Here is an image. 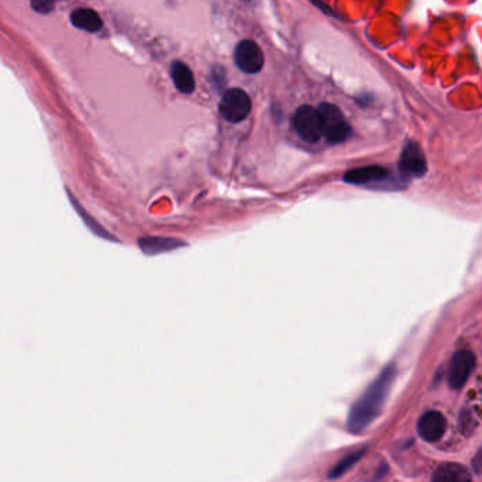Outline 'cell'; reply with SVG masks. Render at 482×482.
Segmentation results:
<instances>
[{
  "instance_id": "obj_1",
  "label": "cell",
  "mask_w": 482,
  "mask_h": 482,
  "mask_svg": "<svg viewBox=\"0 0 482 482\" xmlns=\"http://www.w3.org/2000/svg\"><path fill=\"white\" fill-rule=\"evenodd\" d=\"M396 377V366L388 365L382 373L368 386L364 395L355 402L348 418V429L354 433L365 430L377 416L385 406L389 396V391Z\"/></svg>"
},
{
  "instance_id": "obj_2",
  "label": "cell",
  "mask_w": 482,
  "mask_h": 482,
  "mask_svg": "<svg viewBox=\"0 0 482 482\" xmlns=\"http://www.w3.org/2000/svg\"><path fill=\"white\" fill-rule=\"evenodd\" d=\"M319 112L321 115L323 132L327 142L331 145L346 142L352 133V127L342 111L332 103L324 102L319 107Z\"/></svg>"
},
{
  "instance_id": "obj_3",
  "label": "cell",
  "mask_w": 482,
  "mask_h": 482,
  "mask_svg": "<svg viewBox=\"0 0 482 482\" xmlns=\"http://www.w3.org/2000/svg\"><path fill=\"white\" fill-rule=\"evenodd\" d=\"M293 126L296 133L307 143H317L324 136L321 115L319 109L310 105L297 108L293 116Z\"/></svg>"
},
{
  "instance_id": "obj_4",
  "label": "cell",
  "mask_w": 482,
  "mask_h": 482,
  "mask_svg": "<svg viewBox=\"0 0 482 482\" xmlns=\"http://www.w3.org/2000/svg\"><path fill=\"white\" fill-rule=\"evenodd\" d=\"M220 111L224 119L231 123L242 122L249 116L252 111L251 98L244 89L231 88L222 95Z\"/></svg>"
},
{
  "instance_id": "obj_5",
  "label": "cell",
  "mask_w": 482,
  "mask_h": 482,
  "mask_svg": "<svg viewBox=\"0 0 482 482\" xmlns=\"http://www.w3.org/2000/svg\"><path fill=\"white\" fill-rule=\"evenodd\" d=\"M399 170L404 179H419L427 173V160L418 142L409 141L403 146Z\"/></svg>"
},
{
  "instance_id": "obj_6",
  "label": "cell",
  "mask_w": 482,
  "mask_h": 482,
  "mask_svg": "<svg viewBox=\"0 0 482 482\" xmlns=\"http://www.w3.org/2000/svg\"><path fill=\"white\" fill-rule=\"evenodd\" d=\"M235 64L245 74H258L265 65L263 51L255 42L242 40L235 48Z\"/></svg>"
},
{
  "instance_id": "obj_7",
  "label": "cell",
  "mask_w": 482,
  "mask_h": 482,
  "mask_svg": "<svg viewBox=\"0 0 482 482\" xmlns=\"http://www.w3.org/2000/svg\"><path fill=\"white\" fill-rule=\"evenodd\" d=\"M475 368V355L468 350L458 351L450 364L449 375H447V381H449L450 388L460 389L465 385L468 381L470 375L472 373Z\"/></svg>"
},
{
  "instance_id": "obj_8",
  "label": "cell",
  "mask_w": 482,
  "mask_h": 482,
  "mask_svg": "<svg viewBox=\"0 0 482 482\" xmlns=\"http://www.w3.org/2000/svg\"><path fill=\"white\" fill-rule=\"evenodd\" d=\"M389 177V170L382 166H365V167H358L347 171L346 176H343V181L348 184H371V183H380L385 179Z\"/></svg>"
},
{
  "instance_id": "obj_9",
  "label": "cell",
  "mask_w": 482,
  "mask_h": 482,
  "mask_svg": "<svg viewBox=\"0 0 482 482\" xmlns=\"http://www.w3.org/2000/svg\"><path fill=\"white\" fill-rule=\"evenodd\" d=\"M445 418L440 411L430 410L419 419L418 431L425 441L434 443L440 440L445 431Z\"/></svg>"
},
{
  "instance_id": "obj_10",
  "label": "cell",
  "mask_w": 482,
  "mask_h": 482,
  "mask_svg": "<svg viewBox=\"0 0 482 482\" xmlns=\"http://www.w3.org/2000/svg\"><path fill=\"white\" fill-rule=\"evenodd\" d=\"M137 245H139L143 253L149 256L187 247V244L181 239L166 238V236H145L137 240Z\"/></svg>"
},
{
  "instance_id": "obj_11",
  "label": "cell",
  "mask_w": 482,
  "mask_h": 482,
  "mask_svg": "<svg viewBox=\"0 0 482 482\" xmlns=\"http://www.w3.org/2000/svg\"><path fill=\"white\" fill-rule=\"evenodd\" d=\"M170 75L179 92L190 95L195 91V80L190 66L181 61H173L170 66Z\"/></svg>"
},
{
  "instance_id": "obj_12",
  "label": "cell",
  "mask_w": 482,
  "mask_h": 482,
  "mask_svg": "<svg viewBox=\"0 0 482 482\" xmlns=\"http://www.w3.org/2000/svg\"><path fill=\"white\" fill-rule=\"evenodd\" d=\"M71 23L74 27L96 33L103 27V21L99 15L92 9H77L71 13Z\"/></svg>"
},
{
  "instance_id": "obj_13",
  "label": "cell",
  "mask_w": 482,
  "mask_h": 482,
  "mask_svg": "<svg viewBox=\"0 0 482 482\" xmlns=\"http://www.w3.org/2000/svg\"><path fill=\"white\" fill-rule=\"evenodd\" d=\"M434 481H454V482H465L471 479V474L470 471L460 465V464H454V463H449V464H443L440 465L434 475H433Z\"/></svg>"
},
{
  "instance_id": "obj_14",
  "label": "cell",
  "mask_w": 482,
  "mask_h": 482,
  "mask_svg": "<svg viewBox=\"0 0 482 482\" xmlns=\"http://www.w3.org/2000/svg\"><path fill=\"white\" fill-rule=\"evenodd\" d=\"M68 193V195H70V198H71V202H73V205H74V208L77 210V214L82 218V221L85 222V225L96 235V236H99V238H103V239H109V240H115V238L112 236V235H109V232L107 231V229H103L92 217H89L87 213H85V210L82 208V206L75 201V198L73 197V194L70 193V191H66Z\"/></svg>"
},
{
  "instance_id": "obj_15",
  "label": "cell",
  "mask_w": 482,
  "mask_h": 482,
  "mask_svg": "<svg viewBox=\"0 0 482 482\" xmlns=\"http://www.w3.org/2000/svg\"><path fill=\"white\" fill-rule=\"evenodd\" d=\"M365 454V449L364 450H359V452H355V453H351L348 454L347 457H343L330 472V478H338L341 476L342 474H346L362 456Z\"/></svg>"
},
{
  "instance_id": "obj_16",
  "label": "cell",
  "mask_w": 482,
  "mask_h": 482,
  "mask_svg": "<svg viewBox=\"0 0 482 482\" xmlns=\"http://www.w3.org/2000/svg\"><path fill=\"white\" fill-rule=\"evenodd\" d=\"M31 8L42 15H47L54 9V0H31Z\"/></svg>"
},
{
  "instance_id": "obj_17",
  "label": "cell",
  "mask_w": 482,
  "mask_h": 482,
  "mask_svg": "<svg viewBox=\"0 0 482 482\" xmlns=\"http://www.w3.org/2000/svg\"><path fill=\"white\" fill-rule=\"evenodd\" d=\"M472 468L476 474H482V447L478 450L476 456L474 457V461H472Z\"/></svg>"
}]
</instances>
